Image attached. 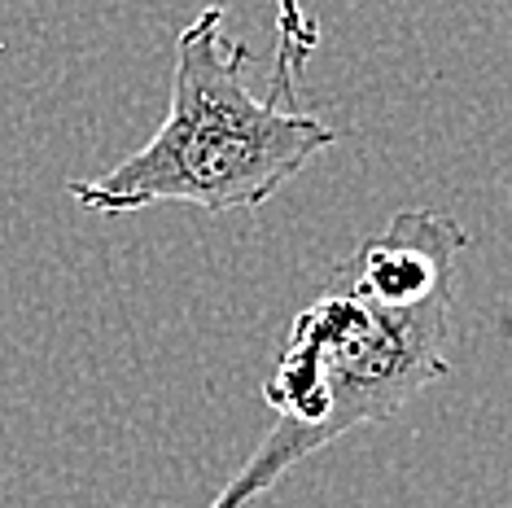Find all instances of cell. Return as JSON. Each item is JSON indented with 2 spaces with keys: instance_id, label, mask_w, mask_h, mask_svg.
I'll list each match as a JSON object with an SVG mask.
<instances>
[{
  "instance_id": "obj_1",
  "label": "cell",
  "mask_w": 512,
  "mask_h": 508,
  "mask_svg": "<svg viewBox=\"0 0 512 508\" xmlns=\"http://www.w3.org/2000/svg\"><path fill=\"white\" fill-rule=\"evenodd\" d=\"M469 246L451 215L412 206L355 250L294 316L263 399L272 430L206 508H250L289 469L359 425H381L447 377L451 290Z\"/></svg>"
},
{
  "instance_id": "obj_2",
  "label": "cell",
  "mask_w": 512,
  "mask_h": 508,
  "mask_svg": "<svg viewBox=\"0 0 512 508\" xmlns=\"http://www.w3.org/2000/svg\"><path fill=\"white\" fill-rule=\"evenodd\" d=\"M224 5L202 9L176 40L167 119L119 167L71 180V198L97 215H127L162 202L202 206L211 215L259 211L337 132L316 114L254 97L246 71L254 53L228 36Z\"/></svg>"
},
{
  "instance_id": "obj_3",
  "label": "cell",
  "mask_w": 512,
  "mask_h": 508,
  "mask_svg": "<svg viewBox=\"0 0 512 508\" xmlns=\"http://www.w3.org/2000/svg\"><path fill=\"white\" fill-rule=\"evenodd\" d=\"M316 49H320V27H316V18L302 9V0H276V75H272L276 101L298 97L302 71H307Z\"/></svg>"
}]
</instances>
